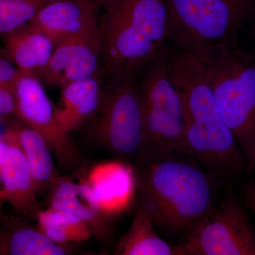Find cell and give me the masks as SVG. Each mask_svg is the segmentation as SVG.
Masks as SVG:
<instances>
[{"label":"cell","mask_w":255,"mask_h":255,"mask_svg":"<svg viewBox=\"0 0 255 255\" xmlns=\"http://www.w3.org/2000/svg\"><path fill=\"white\" fill-rule=\"evenodd\" d=\"M128 165L137 190L136 204L164 235L187 237L219 204L223 184L192 156L145 152Z\"/></svg>","instance_id":"1"},{"label":"cell","mask_w":255,"mask_h":255,"mask_svg":"<svg viewBox=\"0 0 255 255\" xmlns=\"http://www.w3.org/2000/svg\"><path fill=\"white\" fill-rule=\"evenodd\" d=\"M167 67L182 100L190 155L223 184L244 173L246 157L220 112L202 63L172 47Z\"/></svg>","instance_id":"2"},{"label":"cell","mask_w":255,"mask_h":255,"mask_svg":"<svg viewBox=\"0 0 255 255\" xmlns=\"http://www.w3.org/2000/svg\"><path fill=\"white\" fill-rule=\"evenodd\" d=\"M167 0H114L99 25L105 85L137 78L168 47Z\"/></svg>","instance_id":"3"},{"label":"cell","mask_w":255,"mask_h":255,"mask_svg":"<svg viewBox=\"0 0 255 255\" xmlns=\"http://www.w3.org/2000/svg\"><path fill=\"white\" fill-rule=\"evenodd\" d=\"M169 41L203 61L237 46L247 25L255 24V0H167Z\"/></svg>","instance_id":"4"},{"label":"cell","mask_w":255,"mask_h":255,"mask_svg":"<svg viewBox=\"0 0 255 255\" xmlns=\"http://www.w3.org/2000/svg\"><path fill=\"white\" fill-rule=\"evenodd\" d=\"M200 61V60H199ZM225 122L255 172V58L237 46L200 61Z\"/></svg>","instance_id":"5"},{"label":"cell","mask_w":255,"mask_h":255,"mask_svg":"<svg viewBox=\"0 0 255 255\" xmlns=\"http://www.w3.org/2000/svg\"><path fill=\"white\" fill-rule=\"evenodd\" d=\"M169 48L150 62L137 78L143 127L142 153L177 152L191 155L184 137L182 100L169 75Z\"/></svg>","instance_id":"6"},{"label":"cell","mask_w":255,"mask_h":255,"mask_svg":"<svg viewBox=\"0 0 255 255\" xmlns=\"http://www.w3.org/2000/svg\"><path fill=\"white\" fill-rule=\"evenodd\" d=\"M137 78L104 85L97 113L80 129L87 140L127 165L135 160L144 150Z\"/></svg>","instance_id":"7"},{"label":"cell","mask_w":255,"mask_h":255,"mask_svg":"<svg viewBox=\"0 0 255 255\" xmlns=\"http://www.w3.org/2000/svg\"><path fill=\"white\" fill-rule=\"evenodd\" d=\"M174 250L176 255H255V229L231 186L216 209Z\"/></svg>","instance_id":"8"},{"label":"cell","mask_w":255,"mask_h":255,"mask_svg":"<svg viewBox=\"0 0 255 255\" xmlns=\"http://www.w3.org/2000/svg\"><path fill=\"white\" fill-rule=\"evenodd\" d=\"M16 117L36 130L46 142L58 166L75 170L84 164L81 150L70 136L61 130L53 105L38 79L21 73L16 85Z\"/></svg>","instance_id":"9"},{"label":"cell","mask_w":255,"mask_h":255,"mask_svg":"<svg viewBox=\"0 0 255 255\" xmlns=\"http://www.w3.org/2000/svg\"><path fill=\"white\" fill-rule=\"evenodd\" d=\"M87 169L83 164L71 175L53 178L47 191L45 204L48 208L63 210L78 216L86 223L92 236L107 244L113 238L110 214L102 207L95 194Z\"/></svg>","instance_id":"10"},{"label":"cell","mask_w":255,"mask_h":255,"mask_svg":"<svg viewBox=\"0 0 255 255\" xmlns=\"http://www.w3.org/2000/svg\"><path fill=\"white\" fill-rule=\"evenodd\" d=\"M100 4L95 0H56L29 23L55 44L78 38H99Z\"/></svg>","instance_id":"11"},{"label":"cell","mask_w":255,"mask_h":255,"mask_svg":"<svg viewBox=\"0 0 255 255\" xmlns=\"http://www.w3.org/2000/svg\"><path fill=\"white\" fill-rule=\"evenodd\" d=\"M105 76L99 38H78L56 45L39 80L61 90L72 82Z\"/></svg>","instance_id":"12"},{"label":"cell","mask_w":255,"mask_h":255,"mask_svg":"<svg viewBox=\"0 0 255 255\" xmlns=\"http://www.w3.org/2000/svg\"><path fill=\"white\" fill-rule=\"evenodd\" d=\"M0 201L9 203L20 216L36 219L41 211L26 157L12 135H0Z\"/></svg>","instance_id":"13"},{"label":"cell","mask_w":255,"mask_h":255,"mask_svg":"<svg viewBox=\"0 0 255 255\" xmlns=\"http://www.w3.org/2000/svg\"><path fill=\"white\" fill-rule=\"evenodd\" d=\"M104 78H90L72 82L61 89L60 105H55L57 123L70 134L80 130L100 107Z\"/></svg>","instance_id":"14"},{"label":"cell","mask_w":255,"mask_h":255,"mask_svg":"<svg viewBox=\"0 0 255 255\" xmlns=\"http://www.w3.org/2000/svg\"><path fill=\"white\" fill-rule=\"evenodd\" d=\"M4 38L6 55L21 73L39 80L56 47L53 39L29 22Z\"/></svg>","instance_id":"15"},{"label":"cell","mask_w":255,"mask_h":255,"mask_svg":"<svg viewBox=\"0 0 255 255\" xmlns=\"http://www.w3.org/2000/svg\"><path fill=\"white\" fill-rule=\"evenodd\" d=\"M1 124H4V130L12 135L24 154L37 195L45 194L53 178L59 175L46 142L36 130L16 116Z\"/></svg>","instance_id":"16"},{"label":"cell","mask_w":255,"mask_h":255,"mask_svg":"<svg viewBox=\"0 0 255 255\" xmlns=\"http://www.w3.org/2000/svg\"><path fill=\"white\" fill-rule=\"evenodd\" d=\"M0 255H65V247L54 243L20 216H7L1 213Z\"/></svg>","instance_id":"17"},{"label":"cell","mask_w":255,"mask_h":255,"mask_svg":"<svg viewBox=\"0 0 255 255\" xmlns=\"http://www.w3.org/2000/svg\"><path fill=\"white\" fill-rule=\"evenodd\" d=\"M135 207L131 226L115 245L114 254L176 255L174 246H170L159 236L147 211L139 204Z\"/></svg>","instance_id":"18"},{"label":"cell","mask_w":255,"mask_h":255,"mask_svg":"<svg viewBox=\"0 0 255 255\" xmlns=\"http://www.w3.org/2000/svg\"><path fill=\"white\" fill-rule=\"evenodd\" d=\"M36 221L38 229L60 246L85 241L92 236L82 219L63 210L50 207L41 210L37 214Z\"/></svg>","instance_id":"19"},{"label":"cell","mask_w":255,"mask_h":255,"mask_svg":"<svg viewBox=\"0 0 255 255\" xmlns=\"http://www.w3.org/2000/svg\"><path fill=\"white\" fill-rule=\"evenodd\" d=\"M128 173L123 166L111 164L97 167L89 178L102 207L108 214L123 205L122 201L126 197L122 195H127L128 192L122 189H128V184L122 185V183L129 182L132 175Z\"/></svg>","instance_id":"20"},{"label":"cell","mask_w":255,"mask_h":255,"mask_svg":"<svg viewBox=\"0 0 255 255\" xmlns=\"http://www.w3.org/2000/svg\"><path fill=\"white\" fill-rule=\"evenodd\" d=\"M56 0H0V33L6 35L29 22Z\"/></svg>","instance_id":"21"},{"label":"cell","mask_w":255,"mask_h":255,"mask_svg":"<svg viewBox=\"0 0 255 255\" xmlns=\"http://www.w3.org/2000/svg\"><path fill=\"white\" fill-rule=\"evenodd\" d=\"M17 97L16 88L0 85V120L1 122L16 116Z\"/></svg>","instance_id":"22"},{"label":"cell","mask_w":255,"mask_h":255,"mask_svg":"<svg viewBox=\"0 0 255 255\" xmlns=\"http://www.w3.org/2000/svg\"><path fill=\"white\" fill-rule=\"evenodd\" d=\"M21 73L14 62L4 53V50L3 51L1 50L0 59V85L16 88V82Z\"/></svg>","instance_id":"23"},{"label":"cell","mask_w":255,"mask_h":255,"mask_svg":"<svg viewBox=\"0 0 255 255\" xmlns=\"http://www.w3.org/2000/svg\"><path fill=\"white\" fill-rule=\"evenodd\" d=\"M238 192L244 206L255 215V180L240 184Z\"/></svg>","instance_id":"24"},{"label":"cell","mask_w":255,"mask_h":255,"mask_svg":"<svg viewBox=\"0 0 255 255\" xmlns=\"http://www.w3.org/2000/svg\"><path fill=\"white\" fill-rule=\"evenodd\" d=\"M95 1H97L100 4L102 8L106 10L110 7L112 3L114 2V0H95Z\"/></svg>","instance_id":"25"},{"label":"cell","mask_w":255,"mask_h":255,"mask_svg":"<svg viewBox=\"0 0 255 255\" xmlns=\"http://www.w3.org/2000/svg\"></svg>","instance_id":"26"}]
</instances>
